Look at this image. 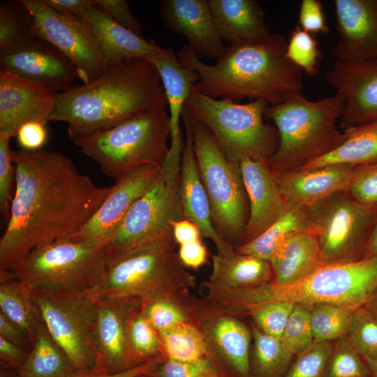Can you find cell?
<instances>
[{
    "label": "cell",
    "mask_w": 377,
    "mask_h": 377,
    "mask_svg": "<svg viewBox=\"0 0 377 377\" xmlns=\"http://www.w3.org/2000/svg\"><path fill=\"white\" fill-rule=\"evenodd\" d=\"M15 191L0 239V272H12L35 249L71 239L110 186H97L63 154L12 150Z\"/></svg>",
    "instance_id": "cell-1"
},
{
    "label": "cell",
    "mask_w": 377,
    "mask_h": 377,
    "mask_svg": "<svg viewBox=\"0 0 377 377\" xmlns=\"http://www.w3.org/2000/svg\"><path fill=\"white\" fill-rule=\"evenodd\" d=\"M168 108L156 68L138 58L110 64L96 80L57 93L50 121L66 122L73 140L108 130L140 113Z\"/></svg>",
    "instance_id": "cell-2"
},
{
    "label": "cell",
    "mask_w": 377,
    "mask_h": 377,
    "mask_svg": "<svg viewBox=\"0 0 377 377\" xmlns=\"http://www.w3.org/2000/svg\"><path fill=\"white\" fill-rule=\"evenodd\" d=\"M288 40L272 33L262 42L229 45L214 64H208L184 45L177 54L181 63L195 71L193 87L213 98L233 101L244 98L281 104L302 94V71L286 56Z\"/></svg>",
    "instance_id": "cell-3"
},
{
    "label": "cell",
    "mask_w": 377,
    "mask_h": 377,
    "mask_svg": "<svg viewBox=\"0 0 377 377\" xmlns=\"http://www.w3.org/2000/svg\"><path fill=\"white\" fill-rule=\"evenodd\" d=\"M173 238L146 245L106 262L87 290L97 302H122L140 306L146 300L188 293L195 278L181 262Z\"/></svg>",
    "instance_id": "cell-4"
},
{
    "label": "cell",
    "mask_w": 377,
    "mask_h": 377,
    "mask_svg": "<svg viewBox=\"0 0 377 377\" xmlns=\"http://www.w3.org/2000/svg\"><path fill=\"white\" fill-rule=\"evenodd\" d=\"M344 98L336 93L316 101L303 94L268 105L265 115L271 119L279 134V145L267 159L275 174L300 169L341 145L343 131L337 127L344 109Z\"/></svg>",
    "instance_id": "cell-5"
},
{
    "label": "cell",
    "mask_w": 377,
    "mask_h": 377,
    "mask_svg": "<svg viewBox=\"0 0 377 377\" xmlns=\"http://www.w3.org/2000/svg\"><path fill=\"white\" fill-rule=\"evenodd\" d=\"M267 106L263 100L237 103L213 98L193 86L184 108L209 129L226 156L239 163L246 159L267 160L278 147L276 127L263 120Z\"/></svg>",
    "instance_id": "cell-6"
},
{
    "label": "cell",
    "mask_w": 377,
    "mask_h": 377,
    "mask_svg": "<svg viewBox=\"0 0 377 377\" xmlns=\"http://www.w3.org/2000/svg\"><path fill=\"white\" fill-rule=\"evenodd\" d=\"M170 117L166 110L140 113L108 130L73 140L83 154L117 179L131 170L161 166L168 151Z\"/></svg>",
    "instance_id": "cell-7"
},
{
    "label": "cell",
    "mask_w": 377,
    "mask_h": 377,
    "mask_svg": "<svg viewBox=\"0 0 377 377\" xmlns=\"http://www.w3.org/2000/svg\"><path fill=\"white\" fill-rule=\"evenodd\" d=\"M182 155L169 149L158 179L134 202L104 243L107 261L155 242L174 239L173 223L184 218L179 192Z\"/></svg>",
    "instance_id": "cell-8"
},
{
    "label": "cell",
    "mask_w": 377,
    "mask_h": 377,
    "mask_svg": "<svg viewBox=\"0 0 377 377\" xmlns=\"http://www.w3.org/2000/svg\"><path fill=\"white\" fill-rule=\"evenodd\" d=\"M193 129L195 155L213 225L224 240L232 245L240 243L249 219V204L239 163L226 156L204 124L193 119Z\"/></svg>",
    "instance_id": "cell-9"
},
{
    "label": "cell",
    "mask_w": 377,
    "mask_h": 377,
    "mask_svg": "<svg viewBox=\"0 0 377 377\" xmlns=\"http://www.w3.org/2000/svg\"><path fill=\"white\" fill-rule=\"evenodd\" d=\"M377 289V254L358 260L322 265L305 278L286 285H266L267 302L313 305L333 304L352 310L365 306Z\"/></svg>",
    "instance_id": "cell-10"
},
{
    "label": "cell",
    "mask_w": 377,
    "mask_h": 377,
    "mask_svg": "<svg viewBox=\"0 0 377 377\" xmlns=\"http://www.w3.org/2000/svg\"><path fill=\"white\" fill-rule=\"evenodd\" d=\"M31 295L48 333L73 368L96 367V303L87 290L36 288L31 289Z\"/></svg>",
    "instance_id": "cell-11"
},
{
    "label": "cell",
    "mask_w": 377,
    "mask_h": 377,
    "mask_svg": "<svg viewBox=\"0 0 377 377\" xmlns=\"http://www.w3.org/2000/svg\"><path fill=\"white\" fill-rule=\"evenodd\" d=\"M307 212L309 229L318 241L323 265L362 258L377 221V204L362 203L346 191L314 204Z\"/></svg>",
    "instance_id": "cell-12"
},
{
    "label": "cell",
    "mask_w": 377,
    "mask_h": 377,
    "mask_svg": "<svg viewBox=\"0 0 377 377\" xmlns=\"http://www.w3.org/2000/svg\"><path fill=\"white\" fill-rule=\"evenodd\" d=\"M106 261L103 245L66 239L34 249L9 273L31 289L88 290L101 274Z\"/></svg>",
    "instance_id": "cell-13"
},
{
    "label": "cell",
    "mask_w": 377,
    "mask_h": 377,
    "mask_svg": "<svg viewBox=\"0 0 377 377\" xmlns=\"http://www.w3.org/2000/svg\"><path fill=\"white\" fill-rule=\"evenodd\" d=\"M32 15L40 38L59 49L74 65L83 84L101 76L109 65L90 29L73 15L58 13L43 0H22Z\"/></svg>",
    "instance_id": "cell-14"
},
{
    "label": "cell",
    "mask_w": 377,
    "mask_h": 377,
    "mask_svg": "<svg viewBox=\"0 0 377 377\" xmlns=\"http://www.w3.org/2000/svg\"><path fill=\"white\" fill-rule=\"evenodd\" d=\"M190 320L202 332L209 358L222 364L237 377H250L251 329L237 316L225 312L205 299L188 298Z\"/></svg>",
    "instance_id": "cell-15"
},
{
    "label": "cell",
    "mask_w": 377,
    "mask_h": 377,
    "mask_svg": "<svg viewBox=\"0 0 377 377\" xmlns=\"http://www.w3.org/2000/svg\"><path fill=\"white\" fill-rule=\"evenodd\" d=\"M161 166H142L119 176L88 221L72 239L103 245L117 228L131 206L158 179Z\"/></svg>",
    "instance_id": "cell-16"
},
{
    "label": "cell",
    "mask_w": 377,
    "mask_h": 377,
    "mask_svg": "<svg viewBox=\"0 0 377 377\" xmlns=\"http://www.w3.org/2000/svg\"><path fill=\"white\" fill-rule=\"evenodd\" d=\"M0 68L56 93L73 88L79 77L72 62L41 38L0 52Z\"/></svg>",
    "instance_id": "cell-17"
},
{
    "label": "cell",
    "mask_w": 377,
    "mask_h": 377,
    "mask_svg": "<svg viewBox=\"0 0 377 377\" xmlns=\"http://www.w3.org/2000/svg\"><path fill=\"white\" fill-rule=\"evenodd\" d=\"M326 80L344 98L341 128L377 121V59L355 63L335 60Z\"/></svg>",
    "instance_id": "cell-18"
},
{
    "label": "cell",
    "mask_w": 377,
    "mask_h": 377,
    "mask_svg": "<svg viewBox=\"0 0 377 377\" xmlns=\"http://www.w3.org/2000/svg\"><path fill=\"white\" fill-rule=\"evenodd\" d=\"M338 40L336 61L355 63L377 59V0L334 1Z\"/></svg>",
    "instance_id": "cell-19"
},
{
    "label": "cell",
    "mask_w": 377,
    "mask_h": 377,
    "mask_svg": "<svg viewBox=\"0 0 377 377\" xmlns=\"http://www.w3.org/2000/svg\"><path fill=\"white\" fill-rule=\"evenodd\" d=\"M57 94L0 71V133L11 138L27 122L46 124L54 111Z\"/></svg>",
    "instance_id": "cell-20"
},
{
    "label": "cell",
    "mask_w": 377,
    "mask_h": 377,
    "mask_svg": "<svg viewBox=\"0 0 377 377\" xmlns=\"http://www.w3.org/2000/svg\"><path fill=\"white\" fill-rule=\"evenodd\" d=\"M96 303V367L116 373L138 365L131 347L129 330L139 306L122 302Z\"/></svg>",
    "instance_id": "cell-21"
},
{
    "label": "cell",
    "mask_w": 377,
    "mask_h": 377,
    "mask_svg": "<svg viewBox=\"0 0 377 377\" xmlns=\"http://www.w3.org/2000/svg\"><path fill=\"white\" fill-rule=\"evenodd\" d=\"M182 118L186 133L179 184L184 217L198 227L202 237L214 242L218 253L231 254L235 251V248L218 234L212 223L209 198L200 178L194 151L193 119L185 108Z\"/></svg>",
    "instance_id": "cell-22"
},
{
    "label": "cell",
    "mask_w": 377,
    "mask_h": 377,
    "mask_svg": "<svg viewBox=\"0 0 377 377\" xmlns=\"http://www.w3.org/2000/svg\"><path fill=\"white\" fill-rule=\"evenodd\" d=\"M239 166L249 204V219L239 243L242 245L274 223L286 210L288 202L267 160L246 159Z\"/></svg>",
    "instance_id": "cell-23"
},
{
    "label": "cell",
    "mask_w": 377,
    "mask_h": 377,
    "mask_svg": "<svg viewBox=\"0 0 377 377\" xmlns=\"http://www.w3.org/2000/svg\"><path fill=\"white\" fill-rule=\"evenodd\" d=\"M166 27L182 34L187 46L198 57L217 59L224 52L223 43L207 0H163L159 7Z\"/></svg>",
    "instance_id": "cell-24"
},
{
    "label": "cell",
    "mask_w": 377,
    "mask_h": 377,
    "mask_svg": "<svg viewBox=\"0 0 377 377\" xmlns=\"http://www.w3.org/2000/svg\"><path fill=\"white\" fill-rule=\"evenodd\" d=\"M352 169L332 164L274 174L286 201L307 209L336 193L348 191Z\"/></svg>",
    "instance_id": "cell-25"
},
{
    "label": "cell",
    "mask_w": 377,
    "mask_h": 377,
    "mask_svg": "<svg viewBox=\"0 0 377 377\" xmlns=\"http://www.w3.org/2000/svg\"><path fill=\"white\" fill-rule=\"evenodd\" d=\"M75 17L93 32L108 65L138 58L148 59L165 48L119 24L94 2Z\"/></svg>",
    "instance_id": "cell-26"
},
{
    "label": "cell",
    "mask_w": 377,
    "mask_h": 377,
    "mask_svg": "<svg viewBox=\"0 0 377 377\" xmlns=\"http://www.w3.org/2000/svg\"><path fill=\"white\" fill-rule=\"evenodd\" d=\"M222 40L229 45L262 42L272 34L260 3L255 0H209Z\"/></svg>",
    "instance_id": "cell-27"
},
{
    "label": "cell",
    "mask_w": 377,
    "mask_h": 377,
    "mask_svg": "<svg viewBox=\"0 0 377 377\" xmlns=\"http://www.w3.org/2000/svg\"><path fill=\"white\" fill-rule=\"evenodd\" d=\"M273 283L282 286L298 281L323 265L318 241L309 230L285 239L269 260Z\"/></svg>",
    "instance_id": "cell-28"
},
{
    "label": "cell",
    "mask_w": 377,
    "mask_h": 377,
    "mask_svg": "<svg viewBox=\"0 0 377 377\" xmlns=\"http://www.w3.org/2000/svg\"><path fill=\"white\" fill-rule=\"evenodd\" d=\"M269 261L236 251L229 255L218 253L212 257V270L202 285L219 288H244L272 281Z\"/></svg>",
    "instance_id": "cell-29"
},
{
    "label": "cell",
    "mask_w": 377,
    "mask_h": 377,
    "mask_svg": "<svg viewBox=\"0 0 377 377\" xmlns=\"http://www.w3.org/2000/svg\"><path fill=\"white\" fill-rule=\"evenodd\" d=\"M345 139L330 153L301 168L341 164L356 166L377 161V121L343 129Z\"/></svg>",
    "instance_id": "cell-30"
},
{
    "label": "cell",
    "mask_w": 377,
    "mask_h": 377,
    "mask_svg": "<svg viewBox=\"0 0 377 377\" xmlns=\"http://www.w3.org/2000/svg\"><path fill=\"white\" fill-rule=\"evenodd\" d=\"M0 312L17 325L33 343L43 323L31 289L10 273L0 272Z\"/></svg>",
    "instance_id": "cell-31"
},
{
    "label": "cell",
    "mask_w": 377,
    "mask_h": 377,
    "mask_svg": "<svg viewBox=\"0 0 377 377\" xmlns=\"http://www.w3.org/2000/svg\"><path fill=\"white\" fill-rule=\"evenodd\" d=\"M307 230H309L307 209L288 202L286 210L274 223L255 239L237 246L235 251L269 261L276 249L285 239Z\"/></svg>",
    "instance_id": "cell-32"
},
{
    "label": "cell",
    "mask_w": 377,
    "mask_h": 377,
    "mask_svg": "<svg viewBox=\"0 0 377 377\" xmlns=\"http://www.w3.org/2000/svg\"><path fill=\"white\" fill-rule=\"evenodd\" d=\"M75 371L43 322L37 329L31 351L20 368L19 377H69Z\"/></svg>",
    "instance_id": "cell-33"
},
{
    "label": "cell",
    "mask_w": 377,
    "mask_h": 377,
    "mask_svg": "<svg viewBox=\"0 0 377 377\" xmlns=\"http://www.w3.org/2000/svg\"><path fill=\"white\" fill-rule=\"evenodd\" d=\"M251 332L250 377H283L294 357L284 348L281 340L265 334L255 325Z\"/></svg>",
    "instance_id": "cell-34"
},
{
    "label": "cell",
    "mask_w": 377,
    "mask_h": 377,
    "mask_svg": "<svg viewBox=\"0 0 377 377\" xmlns=\"http://www.w3.org/2000/svg\"><path fill=\"white\" fill-rule=\"evenodd\" d=\"M161 351L165 359L193 361L209 357L204 335L191 322L178 324L158 333Z\"/></svg>",
    "instance_id": "cell-35"
},
{
    "label": "cell",
    "mask_w": 377,
    "mask_h": 377,
    "mask_svg": "<svg viewBox=\"0 0 377 377\" xmlns=\"http://www.w3.org/2000/svg\"><path fill=\"white\" fill-rule=\"evenodd\" d=\"M38 38L34 17L22 0L0 3V52Z\"/></svg>",
    "instance_id": "cell-36"
},
{
    "label": "cell",
    "mask_w": 377,
    "mask_h": 377,
    "mask_svg": "<svg viewBox=\"0 0 377 377\" xmlns=\"http://www.w3.org/2000/svg\"><path fill=\"white\" fill-rule=\"evenodd\" d=\"M354 311L329 303L311 305L310 321L314 342H333L346 337Z\"/></svg>",
    "instance_id": "cell-37"
},
{
    "label": "cell",
    "mask_w": 377,
    "mask_h": 377,
    "mask_svg": "<svg viewBox=\"0 0 377 377\" xmlns=\"http://www.w3.org/2000/svg\"><path fill=\"white\" fill-rule=\"evenodd\" d=\"M188 298V293L155 297L144 302L140 309L159 333L182 323L191 322Z\"/></svg>",
    "instance_id": "cell-38"
},
{
    "label": "cell",
    "mask_w": 377,
    "mask_h": 377,
    "mask_svg": "<svg viewBox=\"0 0 377 377\" xmlns=\"http://www.w3.org/2000/svg\"><path fill=\"white\" fill-rule=\"evenodd\" d=\"M325 377H370L366 363L346 337L332 342Z\"/></svg>",
    "instance_id": "cell-39"
},
{
    "label": "cell",
    "mask_w": 377,
    "mask_h": 377,
    "mask_svg": "<svg viewBox=\"0 0 377 377\" xmlns=\"http://www.w3.org/2000/svg\"><path fill=\"white\" fill-rule=\"evenodd\" d=\"M311 305L295 304L283 330L281 342L293 357L300 354L314 343L310 321Z\"/></svg>",
    "instance_id": "cell-40"
},
{
    "label": "cell",
    "mask_w": 377,
    "mask_h": 377,
    "mask_svg": "<svg viewBox=\"0 0 377 377\" xmlns=\"http://www.w3.org/2000/svg\"><path fill=\"white\" fill-rule=\"evenodd\" d=\"M346 337L362 358L377 357V317L366 307L354 311Z\"/></svg>",
    "instance_id": "cell-41"
},
{
    "label": "cell",
    "mask_w": 377,
    "mask_h": 377,
    "mask_svg": "<svg viewBox=\"0 0 377 377\" xmlns=\"http://www.w3.org/2000/svg\"><path fill=\"white\" fill-rule=\"evenodd\" d=\"M286 56L307 75L314 76L318 73V66L322 56L318 42L299 25L290 34Z\"/></svg>",
    "instance_id": "cell-42"
},
{
    "label": "cell",
    "mask_w": 377,
    "mask_h": 377,
    "mask_svg": "<svg viewBox=\"0 0 377 377\" xmlns=\"http://www.w3.org/2000/svg\"><path fill=\"white\" fill-rule=\"evenodd\" d=\"M129 339L138 364L163 355L158 333L145 318L140 307L131 323Z\"/></svg>",
    "instance_id": "cell-43"
},
{
    "label": "cell",
    "mask_w": 377,
    "mask_h": 377,
    "mask_svg": "<svg viewBox=\"0 0 377 377\" xmlns=\"http://www.w3.org/2000/svg\"><path fill=\"white\" fill-rule=\"evenodd\" d=\"M294 305L284 301L268 302L253 306L247 314L263 332L281 340Z\"/></svg>",
    "instance_id": "cell-44"
},
{
    "label": "cell",
    "mask_w": 377,
    "mask_h": 377,
    "mask_svg": "<svg viewBox=\"0 0 377 377\" xmlns=\"http://www.w3.org/2000/svg\"><path fill=\"white\" fill-rule=\"evenodd\" d=\"M332 346V342H314L310 348L293 357L283 377H325Z\"/></svg>",
    "instance_id": "cell-45"
},
{
    "label": "cell",
    "mask_w": 377,
    "mask_h": 377,
    "mask_svg": "<svg viewBox=\"0 0 377 377\" xmlns=\"http://www.w3.org/2000/svg\"><path fill=\"white\" fill-rule=\"evenodd\" d=\"M348 192L362 203L377 204V161L353 166Z\"/></svg>",
    "instance_id": "cell-46"
},
{
    "label": "cell",
    "mask_w": 377,
    "mask_h": 377,
    "mask_svg": "<svg viewBox=\"0 0 377 377\" xmlns=\"http://www.w3.org/2000/svg\"><path fill=\"white\" fill-rule=\"evenodd\" d=\"M8 136L0 133V210L8 219L12 202V189L15 181V165Z\"/></svg>",
    "instance_id": "cell-47"
},
{
    "label": "cell",
    "mask_w": 377,
    "mask_h": 377,
    "mask_svg": "<svg viewBox=\"0 0 377 377\" xmlns=\"http://www.w3.org/2000/svg\"><path fill=\"white\" fill-rule=\"evenodd\" d=\"M216 368L209 357L193 361L165 359L149 374L151 377H204Z\"/></svg>",
    "instance_id": "cell-48"
},
{
    "label": "cell",
    "mask_w": 377,
    "mask_h": 377,
    "mask_svg": "<svg viewBox=\"0 0 377 377\" xmlns=\"http://www.w3.org/2000/svg\"><path fill=\"white\" fill-rule=\"evenodd\" d=\"M94 2L117 23L143 37L142 25L132 14L127 1L94 0Z\"/></svg>",
    "instance_id": "cell-49"
},
{
    "label": "cell",
    "mask_w": 377,
    "mask_h": 377,
    "mask_svg": "<svg viewBox=\"0 0 377 377\" xmlns=\"http://www.w3.org/2000/svg\"><path fill=\"white\" fill-rule=\"evenodd\" d=\"M298 23L303 30L311 34H327L329 31L323 5L318 0L301 1Z\"/></svg>",
    "instance_id": "cell-50"
},
{
    "label": "cell",
    "mask_w": 377,
    "mask_h": 377,
    "mask_svg": "<svg viewBox=\"0 0 377 377\" xmlns=\"http://www.w3.org/2000/svg\"><path fill=\"white\" fill-rule=\"evenodd\" d=\"M165 360V357L161 355L133 368L116 373L108 372L98 367L87 370H76L69 377H137L149 375Z\"/></svg>",
    "instance_id": "cell-51"
},
{
    "label": "cell",
    "mask_w": 377,
    "mask_h": 377,
    "mask_svg": "<svg viewBox=\"0 0 377 377\" xmlns=\"http://www.w3.org/2000/svg\"><path fill=\"white\" fill-rule=\"evenodd\" d=\"M16 137L22 149L27 151L40 149L47 138L45 123L37 121L27 122L20 128Z\"/></svg>",
    "instance_id": "cell-52"
},
{
    "label": "cell",
    "mask_w": 377,
    "mask_h": 377,
    "mask_svg": "<svg viewBox=\"0 0 377 377\" xmlns=\"http://www.w3.org/2000/svg\"><path fill=\"white\" fill-rule=\"evenodd\" d=\"M178 255L186 267L198 269L207 261L208 253L201 239L179 246Z\"/></svg>",
    "instance_id": "cell-53"
},
{
    "label": "cell",
    "mask_w": 377,
    "mask_h": 377,
    "mask_svg": "<svg viewBox=\"0 0 377 377\" xmlns=\"http://www.w3.org/2000/svg\"><path fill=\"white\" fill-rule=\"evenodd\" d=\"M173 237L179 246L201 239V232L198 227L191 221L183 219L172 225Z\"/></svg>",
    "instance_id": "cell-54"
},
{
    "label": "cell",
    "mask_w": 377,
    "mask_h": 377,
    "mask_svg": "<svg viewBox=\"0 0 377 377\" xmlns=\"http://www.w3.org/2000/svg\"><path fill=\"white\" fill-rule=\"evenodd\" d=\"M54 10L66 15L77 16L92 5L94 0H43Z\"/></svg>",
    "instance_id": "cell-55"
},
{
    "label": "cell",
    "mask_w": 377,
    "mask_h": 377,
    "mask_svg": "<svg viewBox=\"0 0 377 377\" xmlns=\"http://www.w3.org/2000/svg\"><path fill=\"white\" fill-rule=\"evenodd\" d=\"M0 357L1 362L9 366H16L26 359L22 348L1 336Z\"/></svg>",
    "instance_id": "cell-56"
},
{
    "label": "cell",
    "mask_w": 377,
    "mask_h": 377,
    "mask_svg": "<svg viewBox=\"0 0 377 377\" xmlns=\"http://www.w3.org/2000/svg\"><path fill=\"white\" fill-rule=\"evenodd\" d=\"M0 336L22 348L24 346V338L27 336L17 325L1 312H0Z\"/></svg>",
    "instance_id": "cell-57"
},
{
    "label": "cell",
    "mask_w": 377,
    "mask_h": 377,
    "mask_svg": "<svg viewBox=\"0 0 377 377\" xmlns=\"http://www.w3.org/2000/svg\"><path fill=\"white\" fill-rule=\"evenodd\" d=\"M377 254V221L371 230L365 244L363 258L369 257Z\"/></svg>",
    "instance_id": "cell-58"
},
{
    "label": "cell",
    "mask_w": 377,
    "mask_h": 377,
    "mask_svg": "<svg viewBox=\"0 0 377 377\" xmlns=\"http://www.w3.org/2000/svg\"><path fill=\"white\" fill-rule=\"evenodd\" d=\"M363 359L369 371L370 377H377V357Z\"/></svg>",
    "instance_id": "cell-59"
},
{
    "label": "cell",
    "mask_w": 377,
    "mask_h": 377,
    "mask_svg": "<svg viewBox=\"0 0 377 377\" xmlns=\"http://www.w3.org/2000/svg\"><path fill=\"white\" fill-rule=\"evenodd\" d=\"M364 307H366L371 313L377 317V289L371 296Z\"/></svg>",
    "instance_id": "cell-60"
},
{
    "label": "cell",
    "mask_w": 377,
    "mask_h": 377,
    "mask_svg": "<svg viewBox=\"0 0 377 377\" xmlns=\"http://www.w3.org/2000/svg\"><path fill=\"white\" fill-rule=\"evenodd\" d=\"M204 377H226L223 374L215 368L207 374Z\"/></svg>",
    "instance_id": "cell-61"
},
{
    "label": "cell",
    "mask_w": 377,
    "mask_h": 377,
    "mask_svg": "<svg viewBox=\"0 0 377 377\" xmlns=\"http://www.w3.org/2000/svg\"><path fill=\"white\" fill-rule=\"evenodd\" d=\"M137 377H151V376L149 375H143V376H140Z\"/></svg>",
    "instance_id": "cell-62"
},
{
    "label": "cell",
    "mask_w": 377,
    "mask_h": 377,
    "mask_svg": "<svg viewBox=\"0 0 377 377\" xmlns=\"http://www.w3.org/2000/svg\"></svg>",
    "instance_id": "cell-63"
}]
</instances>
